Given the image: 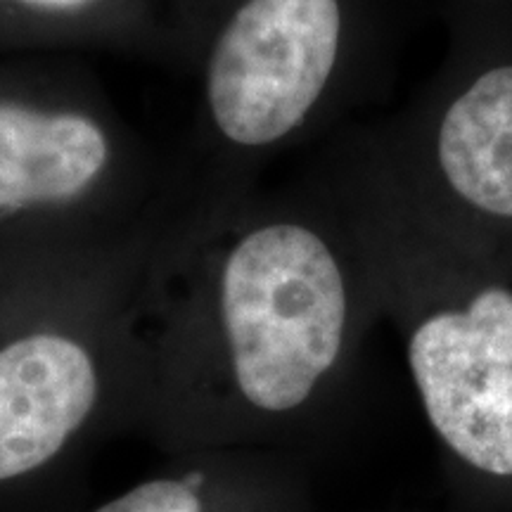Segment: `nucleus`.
Returning a JSON list of instances; mask_svg holds the SVG:
<instances>
[{"instance_id": "1", "label": "nucleus", "mask_w": 512, "mask_h": 512, "mask_svg": "<svg viewBox=\"0 0 512 512\" xmlns=\"http://www.w3.org/2000/svg\"><path fill=\"white\" fill-rule=\"evenodd\" d=\"M375 304L356 230L311 162L273 188L192 192L143 292L150 316L200 332L230 399L266 418L323 394Z\"/></svg>"}, {"instance_id": "2", "label": "nucleus", "mask_w": 512, "mask_h": 512, "mask_svg": "<svg viewBox=\"0 0 512 512\" xmlns=\"http://www.w3.org/2000/svg\"><path fill=\"white\" fill-rule=\"evenodd\" d=\"M171 50L195 93L176 152L214 195L351 124L387 74L370 0H221Z\"/></svg>"}, {"instance_id": "3", "label": "nucleus", "mask_w": 512, "mask_h": 512, "mask_svg": "<svg viewBox=\"0 0 512 512\" xmlns=\"http://www.w3.org/2000/svg\"><path fill=\"white\" fill-rule=\"evenodd\" d=\"M188 185L91 67L0 62V264L131 238Z\"/></svg>"}, {"instance_id": "4", "label": "nucleus", "mask_w": 512, "mask_h": 512, "mask_svg": "<svg viewBox=\"0 0 512 512\" xmlns=\"http://www.w3.org/2000/svg\"><path fill=\"white\" fill-rule=\"evenodd\" d=\"M403 195L512 275V5L456 0L444 62L392 117L361 124Z\"/></svg>"}, {"instance_id": "5", "label": "nucleus", "mask_w": 512, "mask_h": 512, "mask_svg": "<svg viewBox=\"0 0 512 512\" xmlns=\"http://www.w3.org/2000/svg\"><path fill=\"white\" fill-rule=\"evenodd\" d=\"M57 320L0 342V482L53 460L98 408V351Z\"/></svg>"}, {"instance_id": "6", "label": "nucleus", "mask_w": 512, "mask_h": 512, "mask_svg": "<svg viewBox=\"0 0 512 512\" xmlns=\"http://www.w3.org/2000/svg\"><path fill=\"white\" fill-rule=\"evenodd\" d=\"M112 0H0V17L12 22V48H46L64 43L110 41L102 24Z\"/></svg>"}, {"instance_id": "7", "label": "nucleus", "mask_w": 512, "mask_h": 512, "mask_svg": "<svg viewBox=\"0 0 512 512\" xmlns=\"http://www.w3.org/2000/svg\"><path fill=\"white\" fill-rule=\"evenodd\" d=\"M200 496L190 479H155L114 498L95 512H200Z\"/></svg>"}, {"instance_id": "8", "label": "nucleus", "mask_w": 512, "mask_h": 512, "mask_svg": "<svg viewBox=\"0 0 512 512\" xmlns=\"http://www.w3.org/2000/svg\"><path fill=\"white\" fill-rule=\"evenodd\" d=\"M505 3H510V5H512V0H505Z\"/></svg>"}]
</instances>
